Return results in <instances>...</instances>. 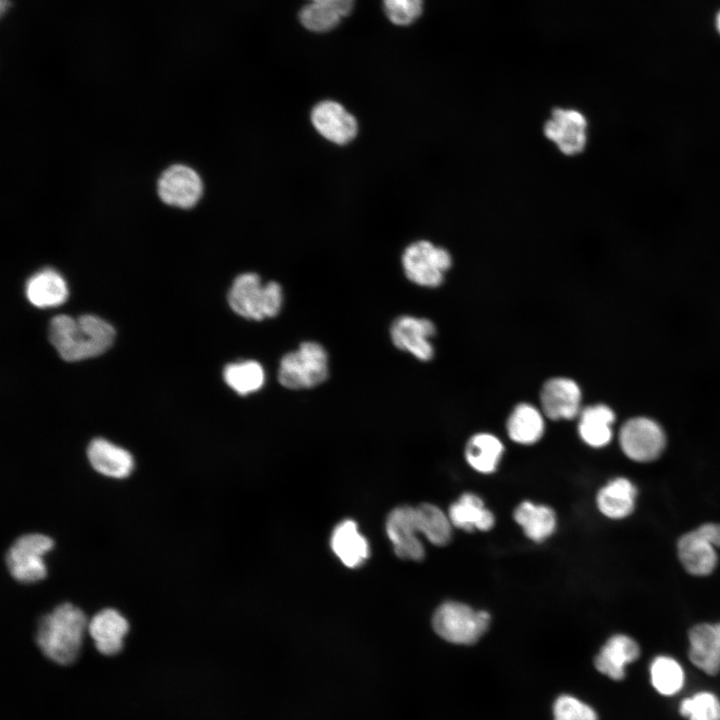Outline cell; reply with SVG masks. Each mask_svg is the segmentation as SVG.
<instances>
[{
    "mask_svg": "<svg viewBox=\"0 0 720 720\" xmlns=\"http://www.w3.org/2000/svg\"><path fill=\"white\" fill-rule=\"evenodd\" d=\"M554 720H598L595 710L571 695H561L553 706Z\"/></svg>",
    "mask_w": 720,
    "mask_h": 720,
    "instance_id": "obj_33",
    "label": "cell"
},
{
    "mask_svg": "<svg viewBox=\"0 0 720 720\" xmlns=\"http://www.w3.org/2000/svg\"><path fill=\"white\" fill-rule=\"evenodd\" d=\"M716 26H717L718 32L720 33V12L718 13V15L716 17Z\"/></svg>",
    "mask_w": 720,
    "mask_h": 720,
    "instance_id": "obj_38",
    "label": "cell"
},
{
    "mask_svg": "<svg viewBox=\"0 0 720 720\" xmlns=\"http://www.w3.org/2000/svg\"><path fill=\"white\" fill-rule=\"evenodd\" d=\"M490 615L475 611L466 604L449 601L435 611L432 624L435 632L448 642L473 644L488 628Z\"/></svg>",
    "mask_w": 720,
    "mask_h": 720,
    "instance_id": "obj_6",
    "label": "cell"
},
{
    "mask_svg": "<svg viewBox=\"0 0 720 720\" xmlns=\"http://www.w3.org/2000/svg\"><path fill=\"white\" fill-rule=\"evenodd\" d=\"M223 378L231 389L244 396L257 392L263 387L265 371L259 362L245 360L226 365Z\"/></svg>",
    "mask_w": 720,
    "mask_h": 720,
    "instance_id": "obj_28",
    "label": "cell"
},
{
    "mask_svg": "<svg viewBox=\"0 0 720 720\" xmlns=\"http://www.w3.org/2000/svg\"><path fill=\"white\" fill-rule=\"evenodd\" d=\"M717 549L697 529L682 535L677 553L684 569L694 576L711 574L718 562Z\"/></svg>",
    "mask_w": 720,
    "mask_h": 720,
    "instance_id": "obj_18",
    "label": "cell"
},
{
    "mask_svg": "<svg viewBox=\"0 0 720 720\" xmlns=\"http://www.w3.org/2000/svg\"><path fill=\"white\" fill-rule=\"evenodd\" d=\"M87 457L94 470L117 479L129 476L134 467L133 457L127 450L102 438L89 443Z\"/></svg>",
    "mask_w": 720,
    "mask_h": 720,
    "instance_id": "obj_19",
    "label": "cell"
},
{
    "mask_svg": "<svg viewBox=\"0 0 720 720\" xmlns=\"http://www.w3.org/2000/svg\"><path fill=\"white\" fill-rule=\"evenodd\" d=\"M544 427L543 415L528 403L517 405L507 420L509 437L523 445L537 442L544 433Z\"/></svg>",
    "mask_w": 720,
    "mask_h": 720,
    "instance_id": "obj_25",
    "label": "cell"
},
{
    "mask_svg": "<svg viewBox=\"0 0 720 720\" xmlns=\"http://www.w3.org/2000/svg\"><path fill=\"white\" fill-rule=\"evenodd\" d=\"M26 296L34 306L45 308L62 304L68 297L63 277L51 269L34 274L26 284Z\"/></svg>",
    "mask_w": 720,
    "mask_h": 720,
    "instance_id": "obj_22",
    "label": "cell"
},
{
    "mask_svg": "<svg viewBox=\"0 0 720 720\" xmlns=\"http://www.w3.org/2000/svg\"><path fill=\"white\" fill-rule=\"evenodd\" d=\"M203 190L200 176L192 168L173 165L166 169L158 181V193L167 204L181 208L194 206Z\"/></svg>",
    "mask_w": 720,
    "mask_h": 720,
    "instance_id": "obj_12",
    "label": "cell"
},
{
    "mask_svg": "<svg viewBox=\"0 0 720 720\" xmlns=\"http://www.w3.org/2000/svg\"><path fill=\"white\" fill-rule=\"evenodd\" d=\"M503 451V444L496 436L479 433L468 441L465 457L469 465L476 471L491 473L496 470Z\"/></svg>",
    "mask_w": 720,
    "mask_h": 720,
    "instance_id": "obj_27",
    "label": "cell"
},
{
    "mask_svg": "<svg viewBox=\"0 0 720 720\" xmlns=\"http://www.w3.org/2000/svg\"><path fill=\"white\" fill-rule=\"evenodd\" d=\"M114 328L94 315H58L49 324V340L65 361L98 356L111 347Z\"/></svg>",
    "mask_w": 720,
    "mask_h": 720,
    "instance_id": "obj_1",
    "label": "cell"
},
{
    "mask_svg": "<svg viewBox=\"0 0 720 720\" xmlns=\"http://www.w3.org/2000/svg\"><path fill=\"white\" fill-rule=\"evenodd\" d=\"M451 523L465 531H488L494 525V516L484 507L480 497L473 493H464L449 508Z\"/></svg>",
    "mask_w": 720,
    "mask_h": 720,
    "instance_id": "obj_24",
    "label": "cell"
},
{
    "mask_svg": "<svg viewBox=\"0 0 720 720\" xmlns=\"http://www.w3.org/2000/svg\"><path fill=\"white\" fill-rule=\"evenodd\" d=\"M328 374V355L325 348L317 342L307 341L281 358L277 378L282 386L298 390L323 383Z\"/></svg>",
    "mask_w": 720,
    "mask_h": 720,
    "instance_id": "obj_4",
    "label": "cell"
},
{
    "mask_svg": "<svg viewBox=\"0 0 720 720\" xmlns=\"http://www.w3.org/2000/svg\"><path fill=\"white\" fill-rule=\"evenodd\" d=\"M435 332L436 328L430 320L408 315L396 318L390 328L394 346L421 361H428L433 357L434 349L430 338Z\"/></svg>",
    "mask_w": 720,
    "mask_h": 720,
    "instance_id": "obj_10",
    "label": "cell"
},
{
    "mask_svg": "<svg viewBox=\"0 0 720 720\" xmlns=\"http://www.w3.org/2000/svg\"><path fill=\"white\" fill-rule=\"evenodd\" d=\"M311 120L324 138L336 144H346L357 134L356 119L335 101L318 103L312 110Z\"/></svg>",
    "mask_w": 720,
    "mask_h": 720,
    "instance_id": "obj_14",
    "label": "cell"
},
{
    "mask_svg": "<svg viewBox=\"0 0 720 720\" xmlns=\"http://www.w3.org/2000/svg\"><path fill=\"white\" fill-rule=\"evenodd\" d=\"M637 489L626 478L611 480L597 494V506L600 512L611 519L629 516L635 507Z\"/></svg>",
    "mask_w": 720,
    "mask_h": 720,
    "instance_id": "obj_21",
    "label": "cell"
},
{
    "mask_svg": "<svg viewBox=\"0 0 720 720\" xmlns=\"http://www.w3.org/2000/svg\"><path fill=\"white\" fill-rule=\"evenodd\" d=\"M689 659L708 675L720 672V622L700 623L689 631Z\"/></svg>",
    "mask_w": 720,
    "mask_h": 720,
    "instance_id": "obj_15",
    "label": "cell"
},
{
    "mask_svg": "<svg viewBox=\"0 0 720 720\" xmlns=\"http://www.w3.org/2000/svg\"><path fill=\"white\" fill-rule=\"evenodd\" d=\"M640 656L638 643L625 634L610 637L595 657L596 669L612 680L619 681L625 677L626 666Z\"/></svg>",
    "mask_w": 720,
    "mask_h": 720,
    "instance_id": "obj_17",
    "label": "cell"
},
{
    "mask_svg": "<svg viewBox=\"0 0 720 720\" xmlns=\"http://www.w3.org/2000/svg\"><path fill=\"white\" fill-rule=\"evenodd\" d=\"M53 540L43 534H26L8 549L5 561L11 576L21 583H32L46 576L42 556L53 547Z\"/></svg>",
    "mask_w": 720,
    "mask_h": 720,
    "instance_id": "obj_8",
    "label": "cell"
},
{
    "mask_svg": "<svg viewBox=\"0 0 720 720\" xmlns=\"http://www.w3.org/2000/svg\"><path fill=\"white\" fill-rule=\"evenodd\" d=\"M514 519L523 528L525 535L535 542L549 537L556 526V517L551 508L529 501L519 504L514 511Z\"/></svg>",
    "mask_w": 720,
    "mask_h": 720,
    "instance_id": "obj_26",
    "label": "cell"
},
{
    "mask_svg": "<svg viewBox=\"0 0 720 720\" xmlns=\"http://www.w3.org/2000/svg\"><path fill=\"white\" fill-rule=\"evenodd\" d=\"M614 420L615 414L610 407L603 404L588 406L580 412L579 435L591 447L606 446L612 439Z\"/></svg>",
    "mask_w": 720,
    "mask_h": 720,
    "instance_id": "obj_23",
    "label": "cell"
},
{
    "mask_svg": "<svg viewBox=\"0 0 720 720\" xmlns=\"http://www.w3.org/2000/svg\"><path fill=\"white\" fill-rule=\"evenodd\" d=\"M331 548L344 565L360 566L369 557V544L352 520L338 524L331 536Z\"/></svg>",
    "mask_w": 720,
    "mask_h": 720,
    "instance_id": "obj_20",
    "label": "cell"
},
{
    "mask_svg": "<svg viewBox=\"0 0 720 720\" xmlns=\"http://www.w3.org/2000/svg\"><path fill=\"white\" fill-rule=\"evenodd\" d=\"M87 620L70 603H62L41 617L35 641L42 654L58 665H70L79 655Z\"/></svg>",
    "mask_w": 720,
    "mask_h": 720,
    "instance_id": "obj_2",
    "label": "cell"
},
{
    "mask_svg": "<svg viewBox=\"0 0 720 720\" xmlns=\"http://www.w3.org/2000/svg\"><path fill=\"white\" fill-rule=\"evenodd\" d=\"M716 549H720V524L705 523L696 528Z\"/></svg>",
    "mask_w": 720,
    "mask_h": 720,
    "instance_id": "obj_35",
    "label": "cell"
},
{
    "mask_svg": "<svg viewBox=\"0 0 720 720\" xmlns=\"http://www.w3.org/2000/svg\"><path fill=\"white\" fill-rule=\"evenodd\" d=\"M624 454L636 462H650L663 452L666 438L658 423L646 417H635L625 422L619 433Z\"/></svg>",
    "mask_w": 720,
    "mask_h": 720,
    "instance_id": "obj_9",
    "label": "cell"
},
{
    "mask_svg": "<svg viewBox=\"0 0 720 720\" xmlns=\"http://www.w3.org/2000/svg\"><path fill=\"white\" fill-rule=\"evenodd\" d=\"M452 265L449 251L428 240L408 245L402 254V266L406 277L423 287H437Z\"/></svg>",
    "mask_w": 720,
    "mask_h": 720,
    "instance_id": "obj_7",
    "label": "cell"
},
{
    "mask_svg": "<svg viewBox=\"0 0 720 720\" xmlns=\"http://www.w3.org/2000/svg\"><path fill=\"white\" fill-rule=\"evenodd\" d=\"M543 132L563 155L577 157L590 146L591 121L581 109L555 107L543 125Z\"/></svg>",
    "mask_w": 720,
    "mask_h": 720,
    "instance_id": "obj_5",
    "label": "cell"
},
{
    "mask_svg": "<svg viewBox=\"0 0 720 720\" xmlns=\"http://www.w3.org/2000/svg\"><path fill=\"white\" fill-rule=\"evenodd\" d=\"M679 712L688 720H720V700L712 692H697L681 701Z\"/></svg>",
    "mask_w": 720,
    "mask_h": 720,
    "instance_id": "obj_31",
    "label": "cell"
},
{
    "mask_svg": "<svg viewBox=\"0 0 720 720\" xmlns=\"http://www.w3.org/2000/svg\"><path fill=\"white\" fill-rule=\"evenodd\" d=\"M0 2H1V14H3L6 7L9 5V3L7 0H0Z\"/></svg>",
    "mask_w": 720,
    "mask_h": 720,
    "instance_id": "obj_37",
    "label": "cell"
},
{
    "mask_svg": "<svg viewBox=\"0 0 720 720\" xmlns=\"http://www.w3.org/2000/svg\"><path fill=\"white\" fill-rule=\"evenodd\" d=\"M420 533L433 544L442 546L451 538V521L437 506L424 503L416 507Z\"/></svg>",
    "mask_w": 720,
    "mask_h": 720,
    "instance_id": "obj_30",
    "label": "cell"
},
{
    "mask_svg": "<svg viewBox=\"0 0 720 720\" xmlns=\"http://www.w3.org/2000/svg\"><path fill=\"white\" fill-rule=\"evenodd\" d=\"M87 628L97 651L105 656H113L122 650L123 637L129 625L117 610L106 608L90 619Z\"/></svg>",
    "mask_w": 720,
    "mask_h": 720,
    "instance_id": "obj_16",
    "label": "cell"
},
{
    "mask_svg": "<svg viewBox=\"0 0 720 720\" xmlns=\"http://www.w3.org/2000/svg\"><path fill=\"white\" fill-rule=\"evenodd\" d=\"M544 414L553 420H568L580 412L581 390L578 384L566 377H555L545 382L540 393Z\"/></svg>",
    "mask_w": 720,
    "mask_h": 720,
    "instance_id": "obj_13",
    "label": "cell"
},
{
    "mask_svg": "<svg viewBox=\"0 0 720 720\" xmlns=\"http://www.w3.org/2000/svg\"><path fill=\"white\" fill-rule=\"evenodd\" d=\"M650 679L659 694L673 696L682 689L685 675L677 660L670 656L660 655L651 662Z\"/></svg>",
    "mask_w": 720,
    "mask_h": 720,
    "instance_id": "obj_29",
    "label": "cell"
},
{
    "mask_svg": "<svg viewBox=\"0 0 720 720\" xmlns=\"http://www.w3.org/2000/svg\"><path fill=\"white\" fill-rule=\"evenodd\" d=\"M341 18L337 9L330 4L311 2L299 12L301 24L313 32H328L340 23Z\"/></svg>",
    "mask_w": 720,
    "mask_h": 720,
    "instance_id": "obj_32",
    "label": "cell"
},
{
    "mask_svg": "<svg viewBox=\"0 0 720 720\" xmlns=\"http://www.w3.org/2000/svg\"><path fill=\"white\" fill-rule=\"evenodd\" d=\"M423 1L424 0H383L384 11L393 24L407 26L422 14Z\"/></svg>",
    "mask_w": 720,
    "mask_h": 720,
    "instance_id": "obj_34",
    "label": "cell"
},
{
    "mask_svg": "<svg viewBox=\"0 0 720 720\" xmlns=\"http://www.w3.org/2000/svg\"><path fill=\"white\" fill-rule=\"evenodd\" d=\"M230 308L245 319L260 321L279 314L283 292L279 283L262 285L256 273L247 272L235 278L227 296Z\"/></svg>",
    "mask_w": 720,
    "mask_h": 720,
    "instance_id": "obj_3",
    "label": "cell"
},
{
    "mask_svg": "<svg viewBox=\"0 0 720 720\" xmlns=\"http://www.w3.org/2000/svg\"><path fill=\"white\" fill-rule=\"evenodd\" d=\"M313 3L330 4L334 6L342 17L348 16L352 9L354 0H310Z\"/></svg>",
    "mask_w": 720,
    "mask_h": 720,
    "instance_id": "obj_36",
    "label": "cell"
},
{
    "mask_svg": "<svg viewBox=\"0 0 720 720\" xmlns=\"http://www.w3.org/2000/svg\"><path fill=\"white\" fill-rule=\"evenodd\" d=\"M386 532L399 558L419 561L424 557V547L417 537L420 533L416 508L397 507L386 521Z\"/></svg>",
    "mask_w": 720,
    "mask_h": 720,
    "instance_id": "obj_11",
    "label": "cell"
}]
</instances>
